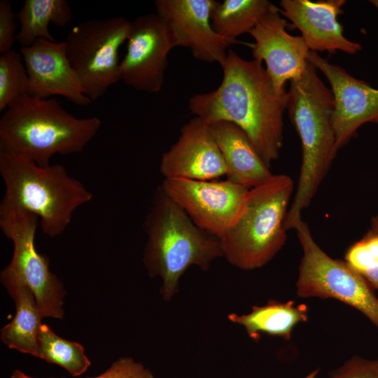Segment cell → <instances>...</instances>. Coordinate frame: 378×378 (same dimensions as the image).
Returning a JSON list of instances; mask_svg holds the SVG:
<instances>
[{
    "label": "cell",
    "instance_id": "1",
    "mask_svg": "<svg viewBox=\"0 0 378 378\" xmlns=\"http://www.w3.org/2000/svg\"><path fill=\"white\" fill-rule=\"evenodd\" d=\"M221 67L218 88L192 96L189 108L206 125L228 121L239 127L270 167L283 145L286 93L275 91L260 61L246 60L229 50Z\"/></svg>",
    "mask_w": 378,
    "mask_h": 378
},
{
    "label": "cell",
    "instance_id": "2",
    "mask_svg": "<svg viewBox=\"0 0 378 378\" xmlns=\"http://www.w3.org/2000/svg\"><path fill=\"white\" fill-rule=\"evenodd\" d=\"M332 91L308 61L302 75L290 81L286 111L300 139L302 158L296 190L288 208L285 228L294 230L328 172L337 151L332 116Z\"/></svg>",
    "mask_w": 378,
    "mask_h": 378
},
{
    "label": "cell",
    "instance_id": "3",
    "mask_svg": "<svg viewBox=\"0 0 378 378\" xmlns=\"http://www.w3.org/2000/svg\"><path fill=\"white\" fill-rule=\"evenodd\" d=\"M101 125L97 117L73 115L55 98L26 94L1 115L0 150L46 167L56 154L81 152L98 133Z\"/></svg>",
    "mask_w": 378,
    "mask_h": 378
},
{
    "label": "cell",
    "instance_id": "4",
    "mask_svg": "<svg viewBox=\"0 0 378 378\" xmlns=\"http://www.w3.org/2000/svg\"><path fill=\"white\" fill-rule=\"evenodd\" d=\"M147 239L143 261L150 276L162 279V294L169 299L180 276L191 265L203 270L223 256L220 239L198 227L162 189L156 188L146 216Z\"/></svg>",
    "mask_w": 378,
    "mask_h": 378
},
{
    "label": "cell",
    "instance_id": "5",
    "mask_svg": "<svg viewBox=\"0 0 378 378\" xmlns=\"http://www.w3.org/2000/svg\"><path fill=\"white\" fill-rule=\"evenodd\" d=\"M0 174L6 188L0 206L34 214L43 233L50 237L62 234L70 224L74 212L93 197L60 164L41 167L0 150Z\"/></svg>",
    "mask_w": 378,
    "mask_h": 378
},
{
    "label": "cell",
    "instance_id": "6",
    "mask_svg": "<svg viewBox=\"0 0 378 378\" xmlns=\"http://www.w3.org/2000/svg\"><path fill=\"white\" fill-rule=\"evenodd\" d=\"M293 191V181L286 174H274L248 190L239 215L219 238L230 263L255 270L278 253L287 238L284 224Z\"/></svg>",
    "mask_w": 378,
    "mask_h": 378
},
{
    "label": "cell",
    "instance_id": "7",
    "mask_svg": "<svg viewBox=\"0 0 378 378\" xmlns=\"http://www.w3.org/2000/svg\"><path fill=\"white\" fill-rule=\"evenodd\" d=\"M295 230L302 249L297 295L339 300L359 311L378 328V298L364 277L346 262L323 251L302 220Z\"/></svg>",
    "mask_w": 378,
    "mask_h": 378
},
{
    "label": "cell",
    "instance_id": "8",
    "mask_svg": "<svg viewBox=\"0 0 378 378\" xmlns=\"http://www.w3.org/2000/svg\"><path fill=\"white\" fill-rule=\"evenodd\" d=\"M130 30L131 22L116 16L84 21L67 34L69 61L92 102L120 80L118 50Z\"/></svg>",
    "mask_w": 378,
    "mask_h": 378
},
{
    "label": "cell",
    "instance_id": "9",
    "mask_svg": "<svg viewBox=\"0 0 378 378\" xmlns=\"http://www.w3.org/2000/svg\"><path fill=\"white\" fill-rule=\"evenodd\" d=\"M38 224V218L29 211L0 206V228L13 246L11 260L1 272L29 287L43 318L63 319L66 291L63 283L50 270L48 258L36 250L35 236Z\"/></svg>",
    "mask_w": 378,
    "mask_h": 378
},
{
    "label": "cell",
    "instance_id": "10",
    "mask_svg": "<svg viewBox=\"0 0 378 378\" xmlns=\"http://www.w3.org/2000/svg\"><path fill=\"white\" fill-rule=\"evenodd\" d=\"M160 187L195 224L218 238L236 220L249 190L227 179L164 178Z\"/></svg>",
    "mask_w": 378,
    "mask_h": 378
},
{
    "label": "cell",
    "instance_id": "11",
    "mask_svg": "<svg viewBox=\"0 0 378 378\" xmlns=\"http://www.w3.org/2000/svg\"><path fill=\"white\" fill-rule=\"evenodd\" d=\"M175 48L170 33L156 13L140 15L131 22L127 49L120 61V80L137 90H161L168 54Z\"/></svg>",
    "mask_w": 378,
    "mask_h": 378
},
{
    "label": "cell",
    "instance_id": "12",
    "mask_svg": "<svg viewBox=\"0 0 378 378\" xmlns=\"http://www.w3.org/2000/svg\"><path fill=\"white\" fill-rule=\"evenodd\" d=\"M288 23L274 4L248 32L255 43L249 44L253 59L265 62L275 91L286 93L288 80L300 78L307 66L309 50L302 36L286 30Z\"/></svg>",
    "mask_w": 378,
    "mask_h": 378
},
{
    "label": "cell",
    "instance_id": "13",
    "mask_svg": "<svg viewBox=\"0 0 378 378\" xmlns=\"http://www.w3.org/2000/svg\"><path fill=\"white\" fill-rule=\"evenodd\" d=\"M307 60L326 76L334 99L332 116L337 152L368 122L378 123V89L309 51Z\"/></svg>",
    "mask_w": 378,
    "mask_h": 378
},
{
    "label": "cell",
    "instance_id": "14",
    "mask_svg": "<svg viewBox=\"0 0 378 378\" xmlns=\"http://www.w3.org/2000/svg\"><path fill=\"white\" fill-rule=\"evenodd\" d=\"M214 0H156V14L167 27L175 47L190 50L192 57L209 63L225 62L233 43L213 29Z\"/></svg>",
    "mask_w": 378,
    "mask_h": 378
},
{
    "label": "cell",
    "instance_id": "15",
    "mask_svg": "<svg viewBox=\"0 0 378 378\" xmlns=\"http://www.w3.org/2000/svg\"><path fill=\"white\" fill-rule=\"evenodd\" d=\"M20 52L29 79L27 94L42 99L62 96L80 106L92 102L70 64L65 41L38 38Z\"/></svg>",
    "mask_w": 378,
    "mask_h": 378
},
{
    "label": "cell",
    "instance_id": "16",
    "mask_svg": "<svg viewBox=\"0 0 378 378\" xmlns=\"http://www.w3.org/2000/svg\"><path fill=\"white\" fill-rule=\"evenodd\" d=\"M159 168L164 178L214 180L226 174L208 125L195 116L181 127L177 141L162 154Z\"/></svg>",
    "mask_w": 378,
    "mask_h": 378
},
{
    "label": "cell",
    "instance_id": "17",
    "mask_svg": "<svg viewBox=\"0 0 378 378\" xmlns=\"http://www.w3.org/2000/svg\"><path fill=\"white\" fill-rule=\"evenodd\" d=\"M345 4V0H281L279 5L281 15L300 31L310 51L356 55L362 46L348 39L338 22Z\"/></svg>",
    "mask_w": 378,
    "mask_h": 378
},
{
    "label": "cell",
    "instance_id": "18",
    "mask_svg": "<svg viewBox=\"0 0 378 378\" xmlns=\"http://www.w3.org/2000/svg\"><path fill=\"white\" fill-rule=\"evenodd\" d=\"M207 125L224 159L227 181L250 190L272 178L270 167L239 127L228 121Z\"/></svg>",
    "mask_w": 378,
    "mask_h": 378
},
{
    "label": "cell",
    "instance_id": "19",
    "mask_svg": "<svg viewBox=\"0 0 378 378\" xmlns=\"http://www.w3.org/2000/svg\"><path fill=\"white\" fill-rule=\"evenodd\" d=\"M0 281L15 303L13 320L1 329V342L10 349L37 358L38 338L44 318L29 287L3 272Z\"/></svg>",
    "mask_w": 378,
    "mask_h": 378
},
{
    "label": "cell",
    "instance_id": "20",
    "mask_svg": "<svg viewBox=\"0 0 378 378\" xmlns=\"http://www.w3.org/2000/svg\"><path fill=\"white\" fill-rule=\"evenodd\" d=\"M228 318L244 326L250 337L255 341L262 333L289 340L295 326L308 320V308L304 304H295L292 300H272L265 305L253 307L247 314H232Z\"/></svg>",
    "mask_w": 378,
    "mask_h": 378
},
{
    "label": "cell",
    "instance_id": "21",
    "mask_svg": "<svg viewBox=\"0 0 378 378\" xmlns=\"http://www.w3.org/2000/svg\"><path fill=\"white\" fill-rule=\"evenodd\" d=\"M16 17L20 24L17 41L23 48L38 38L55 41L48 29L50 23L64 27L72 20L73 14L66 0H25Z\"/></svg>",
    "mask_w": 378,
    "mask_h": 378
},
{
    "label": "cell",
    "instance_id": "22",
    "mask_svg": "<svg viewBox=\"0 0 378 378\" xmlns=\"http://www.w3.org/2000/svg\"><path fill=\"white\" fill-rule=\"evenodd\" d=\"M272 3L268 0H225L216 1L211 13L214 30L233 44L238 36L248 33Z\"/></svg>",
    "mask_w": 378,
    "mask_h": 378
},
{
    "label": "cell",
    "instance_id": "23",
    "mask_svg": "<svg viewBox=\"0 0 378 378\" xmlns=\"http://www.w3.org/2000/svg\"><path fill=\"white\" fill-rule=\"evenodd\" d=\"M37 358L62 368L74 377L84 374L91 365L82 344L62 338L44 323L39 334Z\"/></svg>",
    "mask_w": 378,
    "mask_h": 378
},
{
    "label": "cell",
    "instance_id": "24",
    "mask_svg": "<svg viewBox=\"0 0 378 378\" xmlns=\"http://www.w3.org/2000/svg\"><path fill=\"white\" fill-rule=\"evenodd\" d=\"M28 75L21 52L14 50L0 56V111L27 94Z\"/></svg>",
    "mask_w": 378,
    "mask_h": 378
},
{
    "label": "cell",
    "instance_id": "25",
    "mask_svg": "<svg viewBox=\"0 0 378 378\" xmlns=\"http://www.w3.org/2000/svg\"><path fill=\"white\" fill-rule=\"evenodd\" d=\"M10 378H41L27 374L20 370H14ZM57 378V377H45ZM65 378V377H59ZM85 378H155L151 371L142 363L131 357L118 358L104 372Z\"/></svg>",
    "mask_w": 378,
    "mask_h": 378
},
{
    "label": "cell",
    "instance_id": "26",
    "mask_svg": "<svg viewBox=\"0 0 378 378\" xmlns=\"http://www.w3.org/2000/svg\"><path fill=\"white\" fill-rule=\"evenodd\" d=\"M328 376L330 378H378V358L352 356L330 371Z\"/></svg>",
    "mask_w": 378,
    "mask_h": 378
},
{
    "label": "cell",
    "instance_id": "27",
    "mask_svg": "<svg viewBox=\"0 0 378 378\" xmlns=\"http://www.w3.org/2000/svg\"><path fill=\"white\" fill-rule=\"evenodd\" d=\"M16 15L8 0L0 1V53L12 50L17 41Z\"/></svg>",
    "mask_w": 378,
    "mask_h": 378
},
{
    "label": "cell",
    "instance_id": "28",
    "mask_svg": "<svg viewBox=\"0 0 378 378\" xmlns=\"http://www.w3.org/2000/svg\"><path fill=\"white\" fill-rule=\"evenodd\" d=\"M345 262L360 274L378 264L363 238L354 243L348 249L345 255Z\"/></svg>",
    "mask_w": 378,
    "mask_h": 378
},
{
    "label": "cell",
    "instance_id": "29",
    "mask_svg": "<svg viewBox=\"0 0 378 378\" xmlns=\"http://www.w3.org/2000/svg\"><path fill=\"white\" fill-rule=\"evenodd\" d=\"M363 239L365 241L372 255L378 263V234L370 230Z\"/></svg>",
    "mask_w": 378,
    "mask_h": 378
},
{
    "label": "cell",
    "instance_id": "30",
    "mask_svg": "<svg viewBox=\"0 0 378 378\" xmlns=\"http://www.w3.org/2000/svg\"><path fill=\"white\" fill-rule=\"evenodd\" d=\"M369 285L378 290V264L361 274Z\"/></svg>",
    "mask_w": 378,
    "mask_h": 378
},
{
    "label": "cell",
    "instance_id": "31",
    "mask_svg": "<svg viewBox=\"0 0 378 378\" xmlns=\"http://www.w3.org/2000/svg\"><path fill=\"white\" fill-rule=\"evenodd\" d=\"M371 229L370 231L378 234V215L373 216L370 222Z\"/></svg>",
    "mask_w": 378,
    "mask_h": 378
},
{
    "label": "cell",
    "instance_id": "32",
    "mask_svg": "<svg viewBox=\"0 0 378 378\" xmlns=\"http://www.w3.org/2000/svg\"><path fill=\"white\" fill-rule=\"evenodd\" d=\"M318 374H319V369H316L312 371L311 372H309L304 378H317Z\"/></svg>",
    "mask_w": 378,
    "mask_h": 378
},
{
    "label": "cell",
    "instance_id": "33",
    "mask_svg": "<svg viewBox=\"0 0 378 378\" xmlns=\"http://www.w3.org/2000/svg\"><path fill=\"white\" fill-rule=\"evenodd\" d=\"M369 2L378 10V0H370Z\"/></svg>",
    "mask_w": 378,
    "mask_h": 378
}]
</instances>
